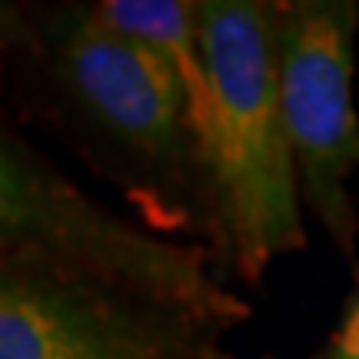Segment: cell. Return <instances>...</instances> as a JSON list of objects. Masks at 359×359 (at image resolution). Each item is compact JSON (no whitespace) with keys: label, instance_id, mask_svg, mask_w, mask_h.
<instances>
[{"label":"cell","instance_id":"1","mask_svg":"<svg viewBox=\"0 0 359 359\" xmlns=\"http://www.w3.org/2000/svg\"><path fill=\"white\" fill-rule=\"evenodd\" d=\"M0 53L17 114L110 183L137 219L210 250L230 276L213 170L154 53L80 0H7Z\"/></svg>","mask_w":359,"mask_h":359},{"label":"cell","instance_id":"2","mask_svg":"<svg viewBox=\"0 0 359 359\" xmlns=\"http://www.w3.org/2000/svg\"><path fill=\"white\" fill-rule=\"evenodd\" d=\"M0 257L34 259L230 333L253 320V303L210 250L93 200L13 120L0 127Z\"/></svg>","mask_w":359,"mask_h":359},{"label":"cell","instance_id":"3","mask_svg":"<svg viewBox=\"0 0 359 359\" xmlns=\"http://www.w3.org/2000/svg\"><path fill=\"white\" fill-rule=\"evenodd\" d=\"M213 74V170L233 283L259 286L269 266L309 243L283 114L269 0H196Z\"/></svg>","mask_w":359,"mask_h":359},{"label":"cell","instance_id":"4","mask_svg":"<svg viewBox=\"0 0 359 359\" xmlns=\"http://www.w3.org/2000/svg\"><path fill=\"white\" fill-rule=\"evenodd\" d=\"M283 114L296 160L299 200L336 253L359 269L356 0H269Z\"/></svg>","mask_w":359,"mask_h":359},{"label":"cell","instance_id":"5","mask_svg":"<svg viewBox=\"0 0 359 359\" xmlns=\"http://www.w3.org/2000/svg\"><path fill=\"white\" fill-rule=\"evenodd\" d=\"M193 313L0 257V359H236Z\"/></svg>","mask_w":359,"mask_h":359},{"label":"cell","instance_id":"6","mask_svg":"<svg viewBox=\"0 0 359 359\" xmlns=\"http://www.w3.org/2000/svg\"><path fill=\"white\" fill-rule=\"evenodd\" d=\"M97 13L160 60L206 150L213 133V74L196 0H97Z\"/></svg>","mask_w":359,"mask_h":359},{"label":"cell","instance_id":"7","mask_svg":"<svg viewBox=\"0 0 359 359\" xmlns=\"http://www.w3.org/2000/svg\"><path fill=\"white\" fill-rule=\"evenodd\" d=\"M309 359H359V290L346 303L339 323L323 339V346Z\"/></svg>","mask_w":359,"mask_h":359}]
</instances>
